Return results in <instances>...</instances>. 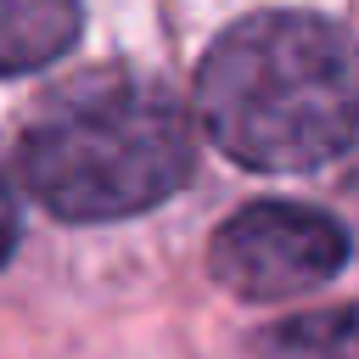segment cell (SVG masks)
I'll return each mask as SVG.
<instances>
[{
  "mask_svg": "<svg viewBox=\"0 0 359 359\" xmlns=\"http://www.w3.org/2000/svg\"><path fill=\"white\" fill-rule=\"evenodd\" d=\"M196 112L224 157L292 174L359 146V45L314 11H258L196 67Z\"/></svg>",
  "mask_w": 359,
  "mask_h": 359,
  "instance_id": "obj_1",
  "label": "cell"
},
{
  "mask_svg": "<svg viewBox=\"0 0 359 359\" xmlns=\"http://www.w3.org/2000/svg\"><path fill=\"white\" fill-rule=\"evenodd\" d=\"M191 123L180 101L140 79L84 84L22 135V185L56 219L101 224L157 208L191 180Z\"/></svg>",
  "mask_w": 359,
  "mask_h": 359,
  "instance_id": "obj_2",
  "label": "cell"
},
{
  "mask_svg": "<svg viewBox=\"0 0 359 359\" xmlns=\"http://www.w3.org/2000/svg\"><path fill=\"white\" fill-rule=\"evenodd\" d=\"M342 264H348V230L325 208L303 202H252L230 213L208 247L213 280L252 303L314 292Z\"/></svg>",
  "mask_w": 359,
  "mask_h": 359,
  "instance_id": "obj_3",
  "label": "cell"
},
{
  "mask_svg": "<svg viewBox=\"0 0 359 359\" xmlns=\"http://www.w3.org/2000/svg\"><path fill=\"white\" fill-rule=\"evenodd\" d=\"M79 39V0H0V79L50 67Z\"/></svg>",
  "mask_w": 359,
  "mask_h": 359,
  "instance_id": "obj_4",
  "label": "cell"
},
{
  "mask_svg": "<svg viewBox=\"0 0 359 359\" xmlns=\"http://www.w3.org/2000/svg\"><path fill=\"white\" fill-rule=\"evenodd\" d=\"M258 353L264 359H359V303L280 320L264 331Z\"/></svg>",
  "mask_w": 359,
  "mask_h": 359,
  "instance_id": "obj_5",
  "label": "cell"
},
{
  "mask_svg": "<svg viewBox=\"0 0 359 359\" xmlns=\"http://www.w3.org/2000/svg\"><path fill=\"white\" fill-rule=\"evenodd\" d=\"M17 236H22V213H17V191L0 180V269L11 264L17 252Z\"/></svg>",
  "mask_w": 359,
  "mask_h": 359,
  "instance_id": "obj_6",
  "label": "cell"
},
{
  "mask_svg": "<svg viewBox=\"0 0 359 359\" xmlns=\"http://www.w3.org/2000/svg\"><path fill=\"white\" fill-rule=\"evenodd\" d=\"M353 191H359V168H353Z\"/></svg>",
  "mask_w": 359,
  "mask_h": 359,
  "instance_id": "obj_7",
  "label": "cell"
}]
</instances>
